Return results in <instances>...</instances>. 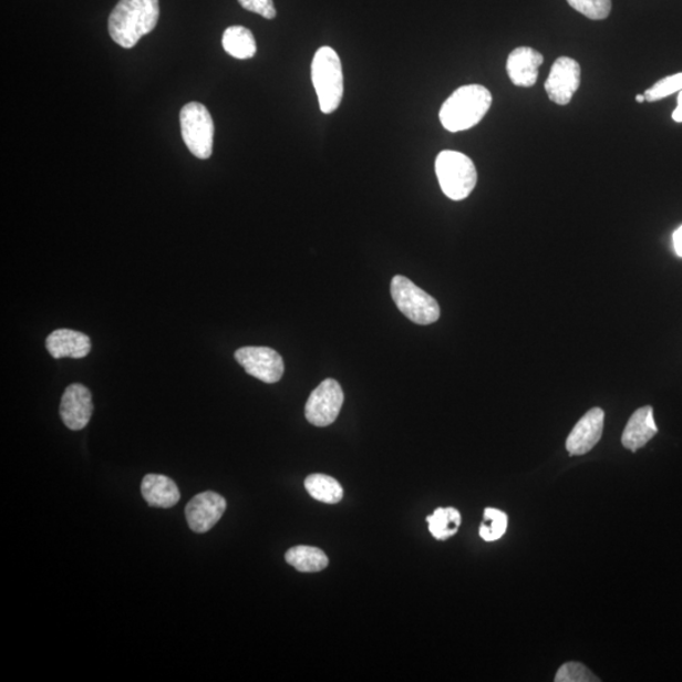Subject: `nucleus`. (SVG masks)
I'll return each mask as SVG.
<instances>
[{"mask_svg":"<svg viewBox=\"0 0 682 682\" xmlns=\"http://www.w3.org/2000/svg\"><path fill=\"white\" fill-rule=\"evenodd\" d=\"M141 492L147 504L157 508L174 507L182 498L177 484L161 474L146 475L142 480Z\"/></svg>","mask_w":682,"mask_h":682,"instance_id":"obj_16","label":"nucleus"},{"mask_svg":"<svg viewBox=\"0 0 682 682\" xmlns=\"http://www.w3.org/2000/svg\"><path fill=\"white\" fill-rule=\"evenodd\" d=\"M49 353L55 358L83 359L92 350V341L86 334L70 329L52 331L46 339Z\"/></svg>","mask_w":682,"mask_h":682,"instance_id":"obj_14","label":"nucleus"},{"mask_svg":"<svg viewBox=\"0 0 682 682\" xmlns=\"http://www.w3.org/2000/svg\"><path fill=\"white\" fill-rule=\"evenodd\" d=\"M674 246L676 255L682 258V226L674 232Z\"/></svg>","mask_w":682,"mask_h":682,"instance_id":"obj_26","label":"nucleus"},{"mask_svg":"<svg viewBox=\"0 0 682 682\" xmlns=\"http://www.w3.org/2000/svg\"><path fill=\"white\" fill-rule=\"evenodd\" d=\"M94 411L92 393L80 383L70 384L62 394L60 416L70 430L80 431L87 426Z\"/></svg>","mask_w":682,"mask_h":682,"instance_id":"obj_11","label":"nucleus"},{"mask_svg":"<svg viewBox=\"0 0 682 682\" xmlns=\"http://www.w3.org/2000/svg\"><path fill=\"white\" fill-rule=\"evenodd\" d=\"M682 90V73L660 80L651 89L645 90V102H659Z\"/></svg>","mask_w":682,"mask_h":682,"instance_id":"obj_23","label":"nucleus"},{"mask_svg":"<svg viewBox=\"0 0 682 682\" xmlns=\"http://www.w3.org/2000/svg\"><path fill=\"white\" fill-rule=\"evenodd\" d=\"M391 293L399 310L418 326L434 324L440 318L437 301L405 276H394Z\"/></svg>","mask_w":682,"mask_h":682,"instance_id":"obj_5","label":"nucleus"},{"mask_svg":"<svg viewBox=\"0 0 682 682\" xmlns=\"http://www.w3.org/2000/svg\"><path fill=\"white\" fill-rule=\"evenodd\" d=\"M158 18V0H121L110 17L111 38L121 48L132 49L156 29Z\"/></svg>","mask_w":682,"mask_h":682,"instance_id":"obj_1","label":"nucleus"},{"mask_svg":"<svg viewBox=\"0 0 682 682\" xmlns=\"http://www.w3.org/2000/svg\"><path fill=\"white\" fill-rule=\"evenodd\" d=\"M285 558L300 572H319L327 569L329 565L327 554L312 546H294L286 552Z\"/></svg>","mask_w":682,"mask_h":682,"instance_id":"obj_18","label":"nucleus"},{"mask_svg":"<svg viewBox=\"0 0 682 682\" xmlns=\"http://www.w3.org/2000/svg\"><path fill=\"white\" fill-rule=\"evenodd\" d=\"M227 500L218 493L204 492L188 502L185 515L188 526L196 534H205L217 525L227 509Z\"/></svg>","mask_w":682,"mask_h":682,"instance_id":"obj_10","label":"nucleus"},{"mask_svg":"<svg viewBox=\"0 0 682 682\" xmlns=\"http://www.w3.org/2000/svg\"><path fill=\"white\" fill-rule=\"evenodd\" d=\"M568 3L593 21L606 20L612 11V0H568Z\"/></svg>","mask_w":682,"mask_h":682,"instance_id":"obj_22","label":"nucleus"},{"mask_svg":"<svg viewBox=\"0 0 682 682\" xmlns=\"http://www.w3.org/2000/svg\"><path fill=\"white\" fill-rule=\"evenodd\" d=\"M604 417V411L596 407L580 418L567 440V451L571 456L586 455L600 442Z\"/></svg>","mask_w":682,"mask_h":682,"instance_id":"obj_12","label":"nucleus"},{"mask_svg":"<svg viewBox=\"0 0 682 682\" xmlns=\"http://www.w3.org/2000/svg\"><path fill=\"white\" fill-rule=\"evenodd\" d=\"M311 79L317 90L322 113H334L343 101L344 76L338 53L328 46L321 48L313 56Z\"/></svg>","mask_w":682,"mask_h":682,"instance_id":"obj_3","label":"nucleus"},{"mask_svg":"<svg viewBox=\"0 0 682 682\" xmlns=\"http://www.w3.org/2000/svg\"><path fill=\"white\" fill-rule=\"evenodd\" d=\"M672 120L678 123H682V90H680L678 97V107L674 113H672Z\"/></svg>","mask_w":682,"mask_h":682,"instance_id":"obj_27","label":"nucleus"},{"mask_svg":"<svg viewBox=\"0 0 682 682\" xmlns=\"http://www.w3.org/2000/svg\"><path fill=\"white\" fill-rule=\"evenodd\" d=\"M236 361L255 379L276 383L285 372L283 359L276 350L266 347H246L237 350Z\"/></svg>","mask_w":682,"mask_h":682,"instance_id":"obj_8","label":"nucleus"},{"mask_svg":"<svg viewBox=\"0 0 682 682\" xmlns=\"http://www.w3.org/2000/svg\"><path fill=\"white\" fill-rule=\"evenodd\" d=\"M426 520L431 535L438 541H445L459 531L462 515L453 507L437 508Z\"/></svg>","mask_w":682,"mask_h":682,"instance_id":"obj_20","label":"nucleus"},{"mask_svg":"<svg viewBox=\"0 0 682 682\" xmlns=\"http://www.w3.org/2000/svg\"><path fill=\"white\" fill-rule=\"evenodd\" d=\"M493 99L482 85H465L456 90L440 110V122L448 132L475 127L490 110Z\"/></svg>","mask_w":682,"mask_h":682,"instance_id":"obj_2","label":"nucleus"},{"mask_svg":"<svg viewBox=\"0 0 682 682\" xmlns=\"http://www.w3.org/2000/svg\"><path fill=\"white\" fill-rule=\"evenodd\" d=\"M179 124L185 145L192 154L200 159L213 155L214 122L206 106L199 103L186 104L179 113Z\"/></svg>","mask_w":682,"mask_h":682,"instance_id":"obj_6","label":"nucleus"},{"mask_svg":"<svg viewBox=\"0 0 682 682\" xmlns=\"http://www.w3.org/2000/svg\"><path fill=\"white\" fill-rule=\"evenodd\" d=\"M309 495L322 504L337 505L343 499L344 490L340 483L326 474H311L304 480Z\"/></svg>","mask_w":682,"mask_h":682,"instance_id":"obj_19","label":"nucleus"},{"mask_svg":"<svg viewBox=\"0 0 682 682\" xmlns=\"http://www.w3.org/2000/svg\"><path fill=\"white\" fill-rule=\"evenodd\" d=\"M659 428L653 418V409L644 406L634 412L623 431L622 444L636 453L657 436Z\"/></svg>","mask_w":682,"mask_h":682,"instance_id":"obj_15","label":"nucleus"},{"mask_svg":"<svg viewBox=\"0 0 682 682\" xmlns=\"http://www.w3.org/2000/svg\"><path fill=\"white\" fill-rule=\"evenodd\" d=\"M238 2L246 11L262 16L266 20H273L277 14L273 0H238Z\"/></svg>","mask_w":682,"mask_h":682,"instance_id":"obj_25","label":"nucleus"},{"mask_svg":"<svg viewBox=\"0 0 682 682\" xmlns=\"http://www.w3.org/2000/svg\"><path fill=\"white\" fill-rule=\"evenodd\" d=\"M223 48L235 59L248 60L256 55L257 42L246 27L231 25L223 34Z\"/></svg>","mask_w":682,"mask_h":682,"instance_id":"obj_17","label":"nucleus"},{"mask_svg":"<svg viewBox=\"0 0 682 682\" xmlns=\"http://www.w3.org/2000/svg\"><path fill=\"white\" fill-rule=\"evenodd\" d=\"M556 682H595L600 681L591 671L578 662L565 663L555 678Z\"/></svg>","mask_w":682,"mask_h":682,"instance_id":"obj_24","label":"nucleus"},{"mask_svg":"<svg viewBox=\"0 0 682 682\" xmlns=\"http://www.w3.org/2000/svg\"><path fill=\"white\" fill-rule=\"evenodd\" d=\"M508 518L504 512L496 508L484 510L483 523L479 528L480 537L484 541L493 542L499 540L507 531Z\"/></svg>","mask_w":682,"mask_h":682,"instance_id":"obj_21","label":"nucleus"},{"mask_svg":"<svg viewBox=\"0 0 682 682\" xmlns=\"http://www.w3.org/2000/svg\"><path fill=\"white\" fill-rule=\"evenodd\" d=\"M435 170L443 193L454 202L466 199L477 186V168L461 152L443 151L436 157Z\"/></svg>","mask_w":682,"mask_h":682,"instance_id":"obj_4","label":"nucleus"},{"mask_svg":"<svg viewBox=\"0 0 682 682\" xmlns=\"http://www.w3.org/2000/svg\"><path fill=\"white\" fill-rule=\"evenodd\" d=\"M544 64V56L531 48H518L509 53L507 73L516 86L531 87L536 84L538 69Z\"/></svg>","mask_w":682,"mask_h":682,"instance_id":"obj_13","label":"nucleus"},{"mask_svg":"<svg viewBox=\"0 0 682 682\" xmlns=\"http://www.w3.org/2000/svg\"><path fill=\"white\" fill-rule=\"evenodd\" d=\"M344 393L335 380H326L310 394L304 416L313 426L326 427L333 423L343 407Z\"/></svg>","mask_w":682,"mask_h":682,"instance_id":"obj_7","label":"nucleus"},{"mask_svg":"<svg viewBox=\"0 0 682 682\" xmlns=\"http://www.w3.org/2000/svg\"><path fill=\"white\" fill-rule=\"evenodd\" d=\"M581 69L579 62L562 56L554 62L545 90L550 101L559 105H568L580 86Z\"/></svg>","mask_w":682,"mask_h":682,"instance_id":"obj_9","label":"nucleus"},{"mask_svg":"<svg viewBox=\"0 0 682 682\" xmlns=\"http://www.w3.org/2000/svg\"><path fill=\"white\" fill-rule=\"evenodd\" d=\"M636 101L639 102V103H643V102H645V97H644V95H637L636 96Z\"/></svg>","mask_w":682,"mask_h":682,"instance_id":"obj_28","label":"nucleus"}]
</instances>
